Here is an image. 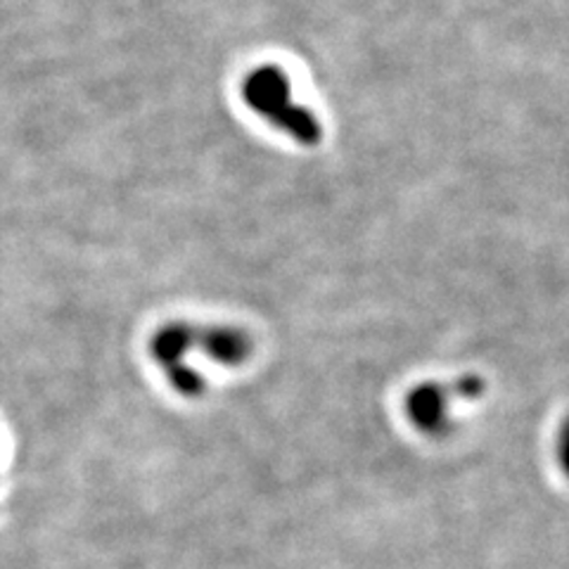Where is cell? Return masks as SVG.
Segmentation results:
<instances>
[{
  "label": "cell",
  "mask_w": 569,
  "mask_h": 569,
  "mask_svg": "<svg viewBox=\"0 0 569 569\" xmlns=\"http://www.w3.org/2000/svg\"><path fill=\"white\" fill-rule=\"evenodd\" d=\"M148 351L169 382L190 353H202L221 368H242L252 359L254 340L247 330L236 326H200L173 320L152 332Z\"/></svg>",
  "instance_id": "6da1fadb"
},
{
  "label": "cell",
  "mask_w": 569,
  "mask_h": 569,
  "mask_svg": "<svg viewBox=\"0 0 569 569\" xmlns=\"http://www.w3.org/2000/svg\"><path fill=\"white\" fill-rule=\"evenodd\" d=\"M485 380L466 376L456 382H422L406 397V416L422 435H441L451 422V408L458 399L475 401L485 395Z\"/></svg>",
  "instance_id": "3957f363"
},
{
  "label": "cell",
  "mask_w": 569,
  "mask_h": 569,
  "mask_svg": "<svg viewBox=\"0 0 569 569\" xmlns=\"http://www.w3.org/2000/svg\"><path fill=\"white\" fill-rule=\"evenodd\" d=\"M242 98L257 114L269 119L273 127L292 136L301 146H316L320 140L318 119L292 100L288 74L278 67H259L242 81Z\"/></svg>",
  "instance_id": "7a4b0ae2"
}]
</instances>
